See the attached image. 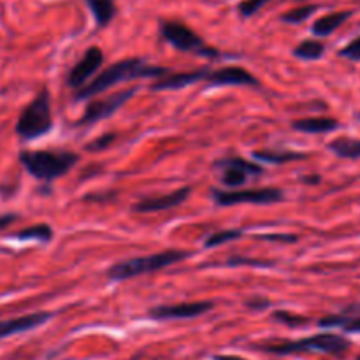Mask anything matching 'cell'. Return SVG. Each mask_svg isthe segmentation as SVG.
I'll return each mask as SVG.
<instances>
[{"label": "cell", "mask_w": 360, "mask_h": 360, "mask_svg": "<svg viewBox=\"0 0 360 360\" xmlns=\"http://www.w3.org/2000/svg\"><path fill=\"white\" fill-rule=\"evenodd\" d=\"M167 67L158 65H148L141 58H127L120 60V62L112 63L108 69L102 70L98 76H95L94 81L84 84L83 88L76 91V98H90L95 95L102 94V91L109 90L115 84L122 83V81L137 79V77H153V79H160V77L167 76Z\"/></svg>", "instance_id": "obj_1"}, {"label": "cell", "mask_w": 360, "mask_h": 360, "mask_svg": "<svg viewBox=\"0 0 360 360\" xmlns=\"http://www.w3.org/2000/svg\"><path fill=\"white\" fill-rule=\"evenodd\" d=\"M352 347V341L348 338L340 336L333 333L315 334V336L304 338V340L295 341H280L273 345H262V350L274 355H292V354H327V355H341L347 354Z\"/></svg>", "instance_id": "obj_2"}, {"label": "cell", "mask_w": 360, "mask_h": 360, "mask_svg": "<svg viewBox=\"0 0 360 360\" xmlns=\"http://www.w3.org/2000/svg\"><path fill=\"white\" fill-rule=\"evenodd\" d=\"M20 162L39 181H53L72 169L77 155L72 151H21Z\"/></svg>", "instance_id": "obj_3"}, {"label": "cell", "mask_w": 360, "mask_h": 360, "mask_svg": "<svg viewBox=\"0 0 360 360\" xmlns=\"http://www.w3.org/2000/svg\"><path fill=\"white\" fill-rule=\"evenodd\" d=\"M190 255H192V253L185 252V250H167V252L155 253V255L136 257V259H129L123 260V262L115 264V266L108 271V278L115 281L130 280V278L134 276H141V274L165 269V267L172 266V264L186 260Z\"/></svg>", "instance_id": "obj_4"}, {"label": "cell", "mask_w": 360, "mask_h": 360, "mask_svg": "<svg viewBox=\"0 0 360 360\" xmlns=\"http://www.w3.org/2000/svg\"><path fill=\"white\" fill-rule=\"evenodd\" d=\"M51 127L53 118L49 94L46 90H41L20 115V120L16 123V134L21 139L30 141L48 134Z\"/></svg>", "instance_id": "obj_5"}, {"label": "cell", "mask_w": 360, "mask_h": 360, "mask_svg": "<svg viewBox=\"0 0 360 360\" xmlns=\"http://www.w3.org/2000/svg\"><path fill=\"white\" fill-rule=\"evenodd\" d=\"M162 37L174 46L176 49L185 53H197L202 56H217V49H211L204 44L202 39L188 28L186 25L179 23V21H162L160 25Z\"/></svg>", "instance_id": "obj_6"}, {"label": "cell", "mask_w": 360, "mask_h": 360, "mask_svg": "<svg viewBox=\"0 0 360 360\" xmlns=\"http://www.w3.org/2000/svg\"><path fill=\"white\" fill-rule=\"evenodd\" d=\"M218 206H234V204H274L283 200L280 188H250V190H211Z\"/></svg>", "instance_id": "obj_7"}, {"label": "cell", "mask_w": 360, "mask_h": 360, "mask_svg": "<svg viewBox=\"0 0 360 360\" xmlns=\"http://www.w3.org/2000/svg\"><path fill=\"white\" fill-rule=\"evenodd\" d=\"M136 91V88H130V90L118 91V94H112L109 95V97L95 98V101H91L90 104L86 105V109H84V115L81 116L79 125H91V123H97L101 122V120L109 118V116L115 115L123 104H127Z\"/></svg>", "instance_id": "obj_8"}, {"label": "cell", "mask_w": 360, "mask_h": 360, "mask_svg": "<svg viewBox=\"0 0 360 360\" xmlns=\"http://www.w3.org/2000/svg\"><path fill=\"white\" fill-rule=\"evenodd\" d=\"M217 165L221 169V181L225 186H241L248 178L260 176L264 172L260 165L252 164L241 157L224 158V160L217 162Z\"/></svg>", "instance_id": "obj_9"}, {"label": "cell", "mask_w": 360, "mask_h": 360, "mask_svg": "<svg viewBox=\"0 0 360 360\" xmlns=\"http://www.w3.org/2000/svg\"><path fill=\"white\" fill-rule=\"evenodd\" d=\"M102 63H104V53H102V49L97 48V46L88 48L86 51H84L83 58L72 67V70H70L69 76H67V84H69L70 88L79 90V88H83L84 84L88 83V79L101 69Z\"/></svg>", "instance_id": "obj_10"}, {"label": "cell", "mask_w": 360, "mask_h": 360, "mask_svg": "<svg viewBox=\"0 0 360 360\" xmlns=\"http://www.w3.org/2000/svg\"><path fill=\"white\" fill-rule=\"evenodd\" d=\"M211 301H197V302H181V304L171 306H157L150 311V316L153 320H185L195 319V316L204 315V313L213 309Z\"/></svg>", "instance_id": "obj_11"}, {"label": "cell", "mask_w": 360, "mask_h": 360, "mask_svg": "<svg viewBox=\"0 0 360 360\" xmlns=\"http://www.w3.org/2000/svg\"><path fill=\"white\" fill-rule=\"evenodd\" d=\"M192 188L190 186H183V188L176 190V192L167 193L162 197H151V199H143L137 204H134V211L137 213H158V211H169L172 207L179 206L188 199Z\"/></svg>", "instance_id": "obj_12"}, {"label": "cell", "mask_w": 360, "mask_h": 360, "mask_svg": "<svg viewBox=\"0 0 360 360\" xmlns=\"http://www.w3.org/2000/svg\"><path fill=\"white\" fill-rule=\"evenodd\" d=\"M51 316L53 313L49 311H39V313H30V315L18 316V319L0 320V340L14 336V334L27 333V330L35 329V327L39 326H44Z\"/></svg>", "instance_id": "obj_13"}, {"label": "cell", "mask_w": 360, "mask_h": 360, "mask_svg": "<svg viewBox=\"0 0 360 360\" xmlns=\"http://www.w3.org/2000/svg\"><path fill=\"white\" fill-rule=\"evenodd\" d=\"M206 81L213 84H236V86L257 84L255 77L243 67H224V69L207 70Z\"/></svg>", "instance_id": "obj_14"}, {"label": "cell", "mask_w": 360, "mask_h": 360, "mask_svg": "<svg viewBox=\"0 0 360 360\" xmlns=\"http://www.w3.org/2000/svg\"><path fill=\"white\" fill-rule=\"evenodd\" d=\"M207 69L195 70V72H179V74H171L160 77L157 83L151 84V90H179V88L190 86V84L197 83L200 79H206Z\"/></svg>", "instance_id": "obj_15"}, {"label": "cell", "mask_w": 360, "mask_h": 360, "mask_svg": "<svg viewBox=\"0 0 360 360\" xmlns=\"http://www.w3.org/2000/svg\"><path fill=\"white\" fill-rule=\"evenodd\" d=\"M292 127L297 132L304 134H329L340 129V122L330 116H313V118L295 120Z\"/></svg>", "instance_id": "obj_16"}, {"label": "cell", "mask_w": 360, "mask_h": 360, "mask_svg": "<svg viewBox=\"0 0 360 360\" xmlns=\"http://www.w3.org/2000/svg\"><path fill=\"white\" fill-rule=\"evenodd\" d=\"M352 16H354V11H336V13L326 14L313 23L311 32L316 37H329L341 25L347 23Z\"/></svg>", "instance_id": "obj_17"}, {"label": "cell", "mask_w": 360, "mask_h": 360, "mask_svg": "<svg viewBox=\"0 0 360 360\" xmlns=\"http://www.w3.org/2000/svg\"><path fill=\"white\" fill-rule=\"evenodd\" d=\"M327 148L340 158H348V160L360 158V139H355V137H338L330 141Z\"/></svg>", "instance_id": "obj_18"}, {"label": "cell", "mask_w": 360, "mask_h": 360, "mask_svg": "<svg viewBox=\"0 0 360 360\" xmlns=\"http://www.w3.org/2000/svg\"><path fill=\"white\" fill-rule=\"evenodd\" d=\"M86 4L91 13H94L98 27H105V25L111 23L116 14L115 0H86Z\"/></svg>", "instance_id": "obj_19"}, {"label": "cell", "mask_w": 360, "mask_h": 360, "mask_svg": "<svg viewBox=\"0 0 360 360\" xmlns=\"http://www.w3.org/2000/svg\"><path fill=\"white\" fill-rule=\"evenodd\" d=\"M253 157H255L257 160L266 162V164L281 165L287 164V162L304 160V158H308V153H299V151H255Z\"/></svg>", "instance_id": "obj_20"}, {"label": "cell", "mask_w": 360, "mask_h": 360, "mask_svg": "<svg viewBox=\"0 0 360 360\" xmlns=\"http://www.w3.org/2000/svg\"><path fill=\"white\" fill-rule=\"evenodd\" d=\"M326 53V44L322 41H315V39H306L301 44H297L294 48V56L301 60H320Z\"/></svg>", "instance_id": "obj_21"}, {"label": "cell", "mask_w": 360, "mask_h": 360, "mask_svg": "<svg viewBox=\"0 0 360 360\" xmlns=\"http://www.w3.org/2000/svg\"><path fill=\"white\" fill-rule=\"evenodd\" d=\"M360 315V304H352L348 308H345L341 313H336V315H327L323 319L319 320V326L322 329H334V327H343L345 323L348 322L354 316Z\"/></svg>", "instance_id": "obj_22"}, {"label": "cell", "mask_w": 360, "mask_h": 360, "mask_svg": "<svg viewBox=\"0 0 360 360\" xmlns=\"http://www.w3.org/2000/svg\"><path fill=\"white\" fill-rule=\"evenodd\" d=\"M316 11H319V6H316V4H306V6H299L295 7V9L287 11V13L281 16V21H285V23L299 25L302 23V21L308 20V18H311Z\"/></svg>", "instance_id": "obj_23"}, {"label": "cell", "mask_w": 360, "mask_h": 360, "mask_svg": "<svg viewBox=\"0 0 360 360\" xmlns=\"http://www.w3.org/2000/svg\"><path fill=\"white\" fill-rule=\"evenodd\" d=\"M18 239H37V241H49L53 238V231L48 224H37L32 225V227L21 229L20 232H16Z\"/></svg>", "instance_id": "obj_24"}, {"label": "cell", "mask_w": 360, "mask_h": 360, "mask_svg": "<svg viewBox=\"0 0 360 360\" xmlns=\"http://www.w3.org/2000/svg\"><path fill=\"white\" fill-rule=\"evenodd\" d=\"M241 236H243V231H239V229H227V231L214 232V234H211L210 238L206 239V245L204 246H206V248H214V246L236 241V239H239Z\"/></svg>", "instance_id": "obj_25"}, {"label": "cell", "mask_w": 360, "mask_h": 360, "mask_svg": "<svg viewBox=\"0 0 360 360\" xmlns=\"http://www.w3.org/2000/svg\"><path fill=\"white\" fill-rule=\"evenodd\" d=\"M338 55H340L341 58L350 60V62H360V35L355 37L354 41L348 42L345 48H341Z\"/></svg>", "instance_id": "obj_26"}, {"label": "cell", "mask_w": 360, "mask_h": 360, "mask_svg": "<svg viewBox=\"0 0 360 360\" xmlns=\"http://www.w3.org/2000/svg\"><path fill=\"white\" fill-rule=\"evenodd\" d=\"M269 2V0H243L241 4H239V13H241V16L245 18H250L253 16L255 13H259L260 9H262L266 4Z\"/></svg>", "instance_id": "obj_27"}, {"label": "cell", "mask_w": 360, "mask_h": 360, "mask_svg": "<svg viewBox=\"0 0 360 360\" xmlns=\"http://www.w3.org/2000/svg\"><path fill=\"white\" fill-rule=\"evenodd\" d=\"M273 319L278 320V322H281V323H287V326H290V327L304 326V323L308 322V320L302 319V316L292 315V313H288V311H276V313H273Z\"/></svg>", "instance_id": "obj_28"}, {"label": "cell", "mask_w": 360, "mask_h": 360, "mask_svg": "<svg viewBox=\"0 0 360 360\" xmlns=\"http://www.w3.org/2000/svg\"><path fill=\"white\" fill-rule=\"evenodd\" d=\"M115 141V134H105V136L98 137V139L91 141L90 144H86V150L88 151H94V153H97V151H102L105 150V148L109 146V144Z\"/></svg>", "instance_id": "obj_29"}, {"label": "cell", "mask_w": 360, "mask_h": 360, "mask_svg": "<svg viewBox=\"0 0 360 360\" xmlns=\"http://www.w3.org/2000/svg\"><path fill=\"white\" fill-rule=\"evenodd\" d=\"M259 239H264V241H280V243H295L297 241V236L294 234H262L257 236Z\"/></svg>", "instance_id": "obj_30"}, {"label": "cell", "mask_w": 360, "mask_h": 360, "mask_svg": "<svg viewBox=\"0 0 360 360\" xmlns=\"http://www.w3.org/2000/svg\"><path fill=\"white\" fill-rule=\"evenodd\" d=\"M341 329H343V333L347 334H360V315L348 320Z\"/></svg>", "instance_id": "obj_31"}, {"label": "cell", "mask_w": 360, "mask_h": 360, "mask_svg": "<svg viewBox=\"0 0 360 360\" xmlns=\"http://www.w3.org/2000/svg\"><path fill=\"white\" fill-rule=\"evenodd\" d=\"M246 306L252 309H266V306H269V301L264 297H253L250 301H246Z\"/></svg>", "instance_id": "obj_32"}, {"label": "cell", "mask_w": 360, "mask_h": 360, "mask_svg": "<svg viewBox=\"0 0 360 360\" xmlns=\"http://www.w3.org/2000/svg\"><path fill=\"white\" fill-rule=\"evenodd\" d=\"M229 264H248V266H259L267 267V262H260V260H248V259H231Z\"/></svg>", "instance_id": "obj_33"}, {"label": "cell", "mask_w": 360, "mask_h": 360, "mask_svg": "<svg viewBox=\"0 0 360 360\" xmlns=\"http://www.w3.org/2000/svg\"><path fill=\"white\" fill-rule=\"evenodd\" d=\"M16 218H18L16 214H2V217H0V231H2V229H6L7 225L13 224Z\"/></svg>", "instance_id": "obj_34"}, {"label": "cell", "mask_w": 360, "mask_h": 360, "mask_svg": "<svg viewBox=\"0 0 360 360\" xmlns=\"http://www.w3.org/2000/svg\"><path fill=\"white\" fill-rule=\"evenodd\" d=\"M304 183H309V185H319L320 181H322V176L315 174V176H304V178H301Z\"/></svg>", "instance_id": "obj_35"}, {"label": "cell", "mask_w": 360, "mask_h": 360, "mask_svg": "<svg viewBox=\"0 0 360 360\" xmlns=\"http://www.w3.org/2000/svg\"><path fill=\"white\" fill-rule=\"evenodd\" d=\"M213 360H246L239 355H214Z\"/></svg>", "instance_id": "obj_36"}, {"label": "cell", "mask_w": 360, "mask_h": 360, "mask_svg": "<svg viewBox=\"0 0 360 360\" xmlns=\"http://www.w3.org/2000/svg\"><path fill=\"white\" fill-rule=\"evenodd\" d=\"M357 120H360V112H357Z\"/></svg>", "instance_id": "obj_37"}, {"label": "cell", "mask_w": 360, "mask_h": 360, "mask_svg": "<svg viewBox=\"0 0 360 360\" xmlns=\"http://www.w3.org/2000/svg\"><path fill=\"white\" fill-rule=\"evenodd\" d=\"M355 360H360V355H359V357H357V359H355Z\"/></svg>", "instance_id": "obj_38"}, {"label": "cell", "mask_w": 360, "mask_h": 360, "mask_svg": "<svg viewBox=\"0 0 360 360\" xmlns=\"http://www.w3.org/2000/svg\"><path fill=\"white\" fill-rule=\"evenodd\" d=\"M301 2H304V0H301Z\"/></svg>", "instance_id": "obj_39"}]
</instances>
